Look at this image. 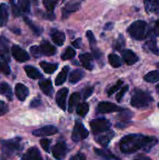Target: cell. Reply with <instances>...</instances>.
<instances>
[{
    "label": "cell",
    "instance_id": "cell-44",
    "mask_svg": "<svg viewBox=\"0 0 159 160\" xmlns=\"http://www.w3.org/2000/svg\"><path fill=\"white\" fill-rule=\"evenodd\" d=\"M123 81H121V80H120V81H118V82L115 84V85L112 86V87L109 89L108 92V96H111V95H113V94L115 93L117 90H118L120 88V86L123 84Z\"/></svg>",
    "mask_w": 159,
    "mask_h": 160
},
{
    "label": "cell",
    "instance_id": "cell-54",
    "mask_svg": "<svg viewBox=\"0 0 159 160\" xmlns=\"http://www.w3.org/2000/svg\"><path fill=\"white\" fill-rule=\"evenodd\" d=\"M156 90H157V93L159 94V84H157V87H156ZM157 106H158V108H159V102H158V104H157Z\"/></svg>",
    "mask_w": 159,
    "mask_h": 160
},
{
    "label": "cell",
    "instance_id": "cell-17",
    "mask_svg": "<svg viewBox=\"0 0 159 160\" xmlns=\"http://www.w3.org/2000/svg\"><path fill=\"white\" fill-rule=\"evenodd\" d=\"M39 87H40L41 90L44 92V94L48 96H51L53 95V86L51 84V81L50 79H45L41 80L38 83Z\"/></svg>",
    "mask_w": 159,
    "mask_h": 160
},
{
    "label": "cell",
    "instance_id": "cell-11",
    "mask_svg": "<svg viewBox=\"0 0 159 160\" xmlns=\"http://www.w3.org/2000/svg\"><path fill=\"white\" fill-rule=\"evenodd\" d=\"M58 133V129L54 126L48 125L41 128L39 129L33 131V134L37 137H45V136H51Z\"/></svg>",
    "mask_w": 159,
    "mask_h": 160
},
{
    "label": "cell",
    "instance_id": "cell-56",
    "mask_svg": "<svg viewBox=\"0 0 159 160\" xmlns=\"http://www.w3.org/2000/svg\"><path fill=\"white\" fill-rule=\"evenodd\" d=\"M64 1H65V0H56V2H63Z\"/></svg>",
    "mask_w": 159,
    "mask_h": 160
},
{
    "label": "cell",
    "instance_id": "cell-1",
    "mask_svg": "<svg viewBox=\"0 0 159 160\" xmlns=\"http://www.w3.org/2000/svg\"><path fill=\"white\" fill-rule=\"evenodd\" d=\"M157 143V139L154 137L132 134H128L121 139L119 148L124 153H133L140 149L149 152Z\"/></svg>",
    "mask_w": 159,
    "mask_h": 160
},
{
    "label": "cell",
    "instance_id": "cell-16",
    "mask_svg": "<svg viewBox=\"0 0 159 160\" xmlns=\"http://www.w3.org/2000/svg\"><path fill=\"white\" fill-rule=\"evenodd\" d=\"M15 93L17 98L20 101L23 102L29 95V89L24 84H21V83H18V84H16Z\"/></svg>",
    "mask_w": 159,
    "mask_h": 160
},
{
    "label": "cell",
    "instance_id": "cell-32",
    "mask_svg": "<svg viewBox=\"0 0 159 160\" xmlns=\"http://www.w3.org/2000/svg\"><path fill=\"white\" fill-rule=\"evenodd\" d=\"M143 79L147 82L150 83H155L159 81V70H153V71L149 72L144 76Z\"/></svg>",
    "mask_w": 159,
    "mask_h": 160
},
{
    "label": "cell",
    "instance_id": "cell-59",
    "mask_svg": "<svg viewBox=\"0 0 159 160\" xmlns=\"http://www.w3.org/2000/svg\"><path fill=\"white\" fill-rule=\"evenodd\" d=\"M34 1H37V0H34Z\"/></svg>",
    "mask_w": 159,
    "mask_h": 160
},
{
    "label": "cell",
    "instance_id": "cell-15",
    "mask_svg": "<svg viewBox=\"0 0 159 160\" xmlns=\"http://www.w3.org/2000/svg\"><path fill=\"white\" fill-rule=\"evenodd\" d=\"M122 56H123L124 62L129 66L133 65V64H135L138 61V57H137V55L132 50H123V52H122Z\"/></svg>",
    "mask_w": 159,
    "mask_h": 160
},
{
    "label": "cell",
    "instance_id": "cell-42",
    "mask_svg": "<svg viewBox=\"0 0 159 160\" xmlns=\"http://www.w3.org/2000/svg\"><path fill=\"white\" fill-rule=\"evenodd\" d=\"M128 89H129V86L128 85L123 86V87L122 88L121 90L119 91V92H118V94L116 95V97H115V98H116L118 102H121L122 98H123V96H124L126 92L128 91Z\"/></svg>",
    "mask_w": 159,
    "mask_h": 160
},
{
    "label": "cell",
    "instance_id": "cell-31",
    "mask_svg": "<svg viewBox=\"0 0 159 160\" xmlns=\"http://www.w3.org/2000/svg\"><path fill=\"white\" fill-rule=\"evenodd\" d=\"M0 71L6 75H9L11 71L8 59L2 56H0Z\"/></svg>",
    "mask_w": 159,
    "mask_h": 160
},
{
    "label": "cell",
    "instance_id": "cell-35",
    "mask_svg": "<svg viewBox=\"0 0 159 160\" xmlns=\"http://www.w3.org/2000/svg\"><path fill=\"white\" fill-rule=\"evenodd\" d=\"M146 47L150 52H151L152 53H154V55L159 56V48H157V44H156V41L154 40V39L149 40L148 42H147Z\"/></svg>",
    "mask_w": 159,
    "mask_h": 160
},
{
    "label": "cell",
    "instance_id": "cell-6",
    "mask_svg": "<svg viewBox=\"0 0 159 160\" xmlns=\"http://www.w3.org/2000/svg\"><path fill=\"white\" fill-rule=\"evenodd\" d=\"M89 135V131L84 126L81 122L76 121L72 133V140L74 142H80L84 139L87 138Z\"/></svg>",
    "mask_w": 159,
    "mask_h": 160
},
{
    "label": "cell",
    "instance_id": "cell-47",
    "mask_svg": "<svg viewBox=\"0 0 159 160\" xmlns=\"http://www.w3.org/2000/svg\"><path fill=\"white\" fill-rule=\"evenodd\" d=\"M11 3H12V14H13L15 17H18V16L20 15V9L19 8V6H17V5L14 3L13 0H10Z\"/></svg>",
    "mask_w": 159,
    "mask_h": 160
},
{
    "label": "cell",
    "instance_id": "cell-14",
    "mask_svg": "<svg viewBox=\"0 0 159 160\" xmlns=\"http://www.w3.org/2000/svg\"><path fill=\"white\" fill-rule=\"evenodd\" d=\"M114 136H115L114 131L108 130V131H105L104 134L99 136H97V137L95 138V140H96V142H98V143H99L100 145H102L103 147H106L109 144L110 141L113 138Z\"/></svg>",
    "mask_w": 159,
    "mask_h": 160
},
{
    "label": "cell",
    "instance_id": "cell-28",
    "mask_svg": "<svg viewBox=\"0 0 159 160\" xmlns=\"http://www.w3.org/2000/svg\"><path fill=\"white\" fill-rule=\"evenodd\" d=\"M80 100V95L78 92H75V93L72 94L70 99H69V112H73V109H74L76 106H77V105L79 104Z\"/></svg>",
    "mask_w": 159,
    "mask_h": 160
},
{
    "label": "cell",
    "instance_id": "cell-18",
    "mask_svg": "<svg viewBox=\"0 0 159 160\" xmlns=\"http://www.w3.org/2000/svg\"><path fill=\"white\" fill-rule=\"evenodd\" d=\"M79 59L84 68L88 70H91L93 69V56L91 54H90V53H83V54L80 55Z\"/></svg>",
    "mask_w": 159,
    "mask_h": 160
},
{
    "label": "cell",
    "instance_id": "cell-24",
    "mask_svg": "<svg viewBox=\"0 0 159 160\" xmlns=\"http://www.w3.org/2000/svg\"><path fill=\"white\" fill-rule=\"evenodd\" d=\"M24 70L28 78H31V79L36 80L42 78V73L37 68L32 67V66H26L24 67Z\"/></svg>",
    "mask_w": 159,
    "mask_h": 160
},
{
    "label": "cell",
    "instance_id": "cell-23",
    "mask_svg": "<svg viewBox=\"0 0 159 160\" xmlns=\"http://www.w3.org/2000/svg\"><path fill=\"white\" fill-rule=\"evenodd\" d=\"M51 38L53 42L59 46H62L65 40V36L64 33L57 31V30H53L51 31Z\"/></svg>",
    "mask_w": 159,
    "mask_h": 160
},
{
    "label": "cell",
    "instance_id": "cell-7",
    "mask_svg": "<svg viewBox=\"0 0 159 160\" xmlns=\"http://www.w3.org/2000/svg\"><path fill=\"white\" fill-rule=\"evenodd\" d=\"M123 109L109 102H101L98 104L97 111L99 113H111L115 112H122Z\"/></svg>",
    "mask_w": 159,
    "mask_h": 160
},
{
    "label": "cell",
    "instance_id": "cell-29",
    "mask_svg": "<svg viewBox=\"0 0 159 160\" xmlns=\"http://www.w3.org/2000/svg\"><path fill=\"white\" fill-rule=\"evenodd\" d=\"M0 94L4 95L9 100L12 99V91L10 86L7 83H2L0 84Z\"/></svg>",
    "mask_w": 159,
    "mask_h": 160
},
{
    "label": "cell",
    "instance_id": "cell-8",
    "mask_svg": "<svg viewBox=\"0 0 159 160\" xmlns=\"http://www.w3.org/2000/svg\"><path fill=\"white\" fill-rule=\"evenodd\" d=\"M12 55L14 59L20 62H26L30 59L28 53L23 48H20L19 45H14L12 47Z\"/></svg>",
    "mask_w": 159,
    "mask_h": 160
},
{
    "label": "cell",
    "instance_id": "cell-45",
    "mask_svg": "<svg viewBox=\"0 0 159 160\" xmlns=\"http://www.w3.org/2000/svg\"><path fill=\"white\" fill-rule=\"evenodd\" d=\"M31 54L33 55V56L35 58H39L41 56V52L40 48L37 45H34V46H31Z\"/></svg>",
    "mask_w": 159,
    "mask_h": 160
},
{
    "label": "cell",
    "instance_id": "cell-43",
    "mask_svg": "<svg viewBox=\"0 0 159 160\" xmlns=\"http://www.w3.org/2000/svg\"><path fill=\"white\" fill-rule=\"evenodd\" d=\"M125 45V42L124 38H123V36L120 35L118 39H117L116 42H115V45H114V48L116 50H121V48H123Z\"/></svg>",
    "mask_w": 159,
    "mask_h": 160
},
{
    "label": "cell",
    "instance_id": "cell-46",
    "mask_svg": "<svg viewBox=\"0 0 159 160\" xmlns=\"http://www.w3.org/2000/svg\"><path fill=\"white\" fill-rule=\"evenodd\" d=\"M9 111V107L5 102L0 100V117L6 114Z\"/></svg>",
    "mask_w": 159,
    "mask_h": 160
},
{
    "label": "cell",
    "instance_id": "cell-38",
    "mask_svg": "<svg viewBox=\"0 0 159 160\" xmlns=\"http://www.w3.org/2000/svg\"><path fill=\"white\" fill-rule=\"evenodd\" d=\"M86 35H87V38H88L89 44H90V47L92 51L96 50V39H95L93 32L91 31H87V33H86Z\"/></svg>",
    "mask_w": 159,
    "mask_h": 160
},
{
    "label": "cell",
    "instance_id": "cell-51",
    "mask_svg": "<svg viewBox=\"0 0 159 160\" xmlns=\"http://www.w3.org/2000/svg\"><path fill=\"white\" fill-rule=\"evenodd\" d=\"M81 42H82V39L80 38H79L76 39V40L74 41V42H73V47H75L76 48H80L81 47Z\"/></svg>",
    "mask_w": 159,
    "mask_h": 160
},
{
    "label": "cell",
    "instance_id": "cell-40",
    "mask_svg": "<svg viewBox=\"0 0 159 160\" xmlns=\"http://www.w3.org/2000/svg\"><path fill=\"white\" fill-rule=\"evenodd\" d=\"M56 3H57L56 0H43L44 6L48 12H53Z\"/></svg>",
    "mask_w": 159,
    "mask_h": 160
},
{
    "label": "cell",
    "instance_id": "cell-39",
    "mask_svg": "<svg viewBox=\"0 0 159 160\" xmlns=\"http://www.w3.org/2000/svg\"><path fill=\"white\" fill-rule=\"evenodd\" d=\"M23 20H24V21L26 22V24H27L28 26L31 28V29L34 31V34H37V35H39V34H41V30L37 26L34 25L31 20H29V19L26 18V17H24V18H23Z\"/></svg>",
    "mask_w": 159,
    "mask_h": 160
},
{
    "label": "cell",
    "instance_id": "cell-48",
    "mask_svg": "<svg viewBox=\"0 0 159 160\" xmlns=\"http://www.w3.org/2000/svg\"><path fill=\"white\" fill-rule=\"evenodd\" d=\"M41 104V102L40 99H38V98H34V99H33L32 101H31L30 106H31V108H36L40 106Z\"/></svg>",
    "mask_w": 159,
    "mask_h": 160
},
{
    "label": "cell",
    "instance_id": "cell-21",
    "mask_svg": "<svg viewBox=\"0 0 159 160\" xmlns=\"http://www.w3.org/2000/svg\"><path fill=\"white\" fill-rule=\"evenodd\" d=\"M0 54L9 60V42L4 36H0Z\"/></svg>",
    "mask_w": 159,
    "mask_h": 160
},
{
    "label": "cell",
    "instance_id": "cell-13",
    "mask_svg": "<svg viewBox=\"0 0 159 160\" xmlns=\"http://www.w3.org/2000/svg\"><path fill=\"white\" fill-rule=\"evenodd\" d=\"M21 160H43L40 151L36 147L30 148L25 154L22 156Z\"/></svg>",
    "mask_w": 159,
    "mask_h": 160
},
{
    "label": "cell",
    "instance_id": "cell-36",
    "mask_svg": "<svg viewBox=\"0 0 159 160\" xmlns=\"http://www.w3.org/2000/svg\"><path fill=\"white\" fill-rule=\"evenodd\" d=\"M108 61L109 63L115 68L119 67L122 65V61L120 58L115 54L108 55Z\"/></svg>",
    "mask_w": 159,
    "mask_h": 160
},
{
    "label": "cell",
    "instance_id": "cell-3",
    "mask_svg": "<svg viewBox=\"0 0 159 160\" xmlns=\"http://www.w3.org/2000/svg\"><path fill=\"white\" fill-rule=\"evenodd\" d=\"M128 33L135 40H143L148 34L147 23L143 20H137L129 27Z\"/></svg>",
    "mask_w": 159,
    "mask_h": 160
},
{
    "label": "cell",
    "instance_id": "cell-57",
    "mask_svg": "<svg viewBox=\"0 0 159 160\" xmlns=\"http://www.w3.org/2000/svg\"><path fill=\"white\" fill-rule=\"evenodd\" d=\"M0 160H6V159H5V158L3 157V156H1V157H0Z\"/></svg>",
    "mask_w": 159,
    "mask_h": 160
},
{
    "label": "cell",
    "instance_id": "cell-5",
    "mask_svg": "<svg viewBox=\"0 0 159 160\" xmlns=\"http://www.w3.org/2000/svg\"><path fill=\"white\" fill-rule=\"evenodd\" d=\"M111 123L104 118L95 119L90 121V126L94 134H98L108 131L111 128Z\"/></svg>",
    "mask_w": 159,
    "mask_h": 160
},
{
    "label": "cell",
    "instance_id": "cell-22",
    "mask_svg": "<svg viewBox=\"0 0 159 160\" xmlns=\"http://www.w3.org/2000/svg\"><path fill=\"white\" fill-rule=\"evenodd\" d=\"M9 20V9L5 3L0 4V27L6 26Z\"/></svg>",
    "mask_w": 159,
    "mask_h": 160
},
{
    "label": "cell",
    "instance_id": "cell-27",
    "mask_svg": "<svg viewBox=\"0 0 159 160\" xmlns=\"http://www.w3.org/2000/svg\"><path fill=\"white\" fill-rule=\"evenodd\" d=\"M94 152L98 156H100V157H101L102 159H104L105 160H111V159L120 160L118 157H116L115 155H113L112 152H110L109 151H108V150H103V149H99V148H95Z\"/></svg>",
    "mask_w": 159,
    "mask_h": 160
},
{
    "label": "cell",
    "instance_id": "cell-53",
    "mask_svg": "<svg viewBox=\"0 0 159 160\" xmlns=\"http://www.w3.org/2000/svg\"><path fill=\"white\" fill-rule=\"evenodd\" d=\"M112 28H113V23H108L107 24L105 25V27H104V29L107 30V31H108V30L112 29Z\"/></svg>",
    "mask_w": 159,
    "mask_h": 160
},
{
    "label": "cell",
    "instance_id": "cell-50",
    "mask_svg": "<svg viewBox=\"0 0 159 160\" xmlns=\"http://www.w3.org/2000/svg\"><path fill=\"white\" fill-rule=\"evenodd\" d=\"M93 91H94L93 88H88L86 89V90L84 91V98H89V97L92 95V93H93Z\"/></svg>",
    "mask_w": 159,
    "mask_h": 160
},
{
    "label": "cell",
    "instance_id": "cell-20",
    "mask_svg": "<svg viewBox=\"0 0 159 160\" xmlns=\"http://www.w3.org/2000/svg\"><path fill=\"white\" fill-rule=\"evenodd\" d=\"M145 9L149 13H157L159 12V0H143Z\"/></svg>",
    "mask_w": 159,
    "mask_h": 160
},
{
    "label": "cell",
    "instance_id": "cell-30",
    "mask_svg": "<svg viewBox=\"0 0 159 160\" xmlns=\"http://www.w3.org/2000/svg\"><path fill=\"white\" fill-rule=\"evenodd\" d=\"M40 66L44 70V72L48 74H51L54 73L58 68V64L55 63H50V62H40Z\"/></svg>",
    "mask_w": 159,
    "mask_h": 160
},
{
    "label": "cell",
    "instance_id": "cell-4",
    "mask_svg": "<svg viewBox=\"0 0 159 160\" xmlns=\"http://www.w3.org/2000/svg\"><path fill=\"white\" fill-rule=\"evenodd\" d=\"M20 142H21L20 138H14L9 139V140L1 141L2 152L5 156H13L21 148Z\"/></svg>",
    "mask_w": 159,
    "mask_h": 160
},
{
    "label": "cell",
    "instance_id": "cell-37",
    "mask_svg": "<svg viewBox=\"0 0 159 160\" xmlns=\"http://www.w3.org/2000/svg\"><path fill=\"white\" fill-rule=\"evenodd\" d=\"M76 55V51L71 47H68L62 55V60H69V59H73Z\"/></svg>",
    "mask_w": 159,
    "mask_h": 160
},
{
    "label": "cell",
    "instance_id": "cell-10",
    "mask_svg": "<svg viewBox=\"0 0 159 160\" xmlns=\"http://www.w3.org/2000/svg\"><path fill=\"white\" fill-rule=\"evenodd\" d=\"M67 153V147L64 142H58L52 148L53 156L56 159L61 160L65 157Z\"/></svg>",
    "mask_w": 159,
    "mask_h": 160
},
{
    "label": "cell",
    "instance_id": "cell-9",
    "mask_svg": "<svg viewBox=\"0 0 159 160\" xmlns=\"http://www.w3.org/2000/svg\"><path fill=\"white\" fill-rule=\"evenodd\" d=\"M68 92L69 89L66 88H63L58 91V92L56 93V103L59 106V107L64 111L66 109V98L67 95H68Z\"/></svg>",
    "mask_w": 159,
    "mask_h": 160
},
{
    "label": "cell",
    "instance_id": "cell-52",
    "mask_svg": "<svg viewBox=\"0 0 159 160\" xmlns=\"http://www.w3.org/2000/svg\"><path fill=\"white\" fill-rule=\"evenodd\" d=\"M154 32L156 34V36L159 37V20H157V22L155 23V25H154Z\"/></svg>",
    "mask_w": 159,
    "mask_h": 160
},
{
    "label": "cell",
    "instance_id": "cell-33",
    "mask_svg": "<svg viewBox=\"0 0 159 160\" xmlns=\"http://www.w3.org/2000/svg\"><path fill=\"white\" fill-rule=\"evenodd\" d=\"M89 111V106L87 103L84 102L78 104L76 106V113L80 117H84L87 114Z\"/></svg>",
    "mask_w": 159,
    "mask_h": 160
},
{
    "label": "cell",
    "instance_id": "cell-25",
    "mask_svg": "<svg viewBox=\"0 0 159 160\" xmlns=\"http://www.w3.org/2000/svg\"><path fill=\"white\" fill-rule=\"evenodd\" d=\"M84 76V72L82 70H80V69H76L74 70L73 71L71 72V73L70 74L69 77V81H70V84H76L77 82H79Z\"/></svg>",
    "mask_w": 159,
    "mask_h": 160
},
{
    "label": "cell",
    "instance_id": "cell-26",
    "mask_svg": "<svg viewBox=\"0 0 159 160\" xmlns=\"http://www.w3.org/2000/svg\"><path fill=\"white\" fill-rule=\"evenodd\" d=\"M69 70H70V67H69L68 66H65V67L62 68V70H61V72L58 74L57 78H56L55 85H62V84L66 81L67 76H68L69 73Z\"/></svg>",
    "mask_w": 159,
    "mask_h": 160
},
{
    "label": "cell",
    "instance_id": "cell-58",
    "mask_svg": "<svg viewBox=\"0 0 159 160\" xmlns=\"http://www.w3.org/2000/svg\"><path fill=\"white\" fill-rule=\"evenodd\" d=\"M134 160H140V159H134Z\"/></svg>",
    "mask_w": 159,
    "mask_h": 160
},
{
    "label": "cell",
    "instance_id": "cell-2",
    "mask_svg": "<svg viewBox=\"0 0 159 160\" xmlns=\"http://www.w3.org/2000/svg\"><path fill=\"white\" fill-rule=\"evenodd\" d=\"M153 102V98L149 93L140 89H135L131 98L132 106L138 109L146 108L151 105Z\"/></svg>",
    "mask_w": 159,
    "mask_h": 160
},
{
    "label": "cell",
    "instance_id": "cell-55",
    "mask_svg": "<svg viewBox=\"0 0 159 160\" xmlns=\"http://www.w3.org/2000/svg\"><path fill=\"white\" fill-rule=\"evenodd\" d=\"M140 160H151L148 157H144V156H142V159Z\"/></svg>",
    "mask_w": 159,
    "mask_h": 160
},
{
    "label": "cell",
    "instance_id": "cell-19",
    "mask_svg": "<svg viewBox=\"0 0 159 160\" xmlns=\"http://www.w3.org/2000/svg\"><path fill=\"white\" fill-rule=\"evenodd\" d=\"M40 50L41 52V54L45 55V56H53L56 53V48L55 46H53L51 43H49L47 41H44L40 45Z\"/></svg>",
    "mask_w": 159,
    "mask_h": 160
},
{
    "label": "cell",
    "instance_id": "cell-49",
    "mask_svg": "<svg viewBox=\"0 0 159 160\" xmlns=\"http://www.w3.org/2000/svg\"><path fill=\"white\" fill-rule=\"evenodd\" d=\"M70 160H86V157L82 153H79V154H76L75 156H72Z\"/></svg>",
    "mask_w": 159,
    "mask_h": 160
},
{
    "label": "cell",
    "instance_id": "cell-12",
    "mask_svg": "<svg viewBox=\"0 0 159 160\" xmlns=\"http://www.w3.org/2000/svg\"><path fill=\"white\" fill-rule=\"evenodd\" d=\"M80 6V0H72V1L69 2L62 9V17H63V18H67L70 13L78 10Z\"/></svg>",
    "mask_w": 159,
    "mask_h": 160
},
{
    "label": "cell",
    "instance_id": "cell-41",
    "mask_svg": "<svg viewBox=\"0 0 159 160\" xmlns=\"http://www.w3.org/2000/svg\"><path fill=\"white\" fill-rule=\"evenodd\" d=\"M42 148L45 150L46 152H49L50 151V145H51V140L47 138H43L41 140L40 142Z\"/></svg>",
    "mask_w": 159,
    "mask_h": 160
},
{
    "label": "cell",
    "instance_id": "cell-34",
    "mask_svg": "<svg viewBox=\"0 0 159 160\" xmlns=\"http://www.w3.org/2000/svg\"><path fill=\"white\" fill-rule=\"evenodd\" d=\"M18 5L21 12L24 13H29L31 12V3L29 0H18Z\"/></svg>",
    "mask_w": 159,
    "mask_h": 160
}]
</instances>
